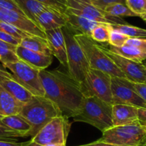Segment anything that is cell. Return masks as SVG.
<instances>
[{
    "instance_id": "6da1fadb",
    "label": "cell",
    "mask_w": 146,
    "mask_h": 146,
    "mask_svg": "<svg viewBox=\"0 0 146 146\" xmlns=\"http://www.w3.org/2000/svg\"><path fill=\"white\" fill-rule=\"evenodd\" d=\"M44 96L57 106L62 115L72 118L81 107L84 96L80 84L69 74L59 71H40Z\"/></svg>"
},
{
    "instance_id": "7a4b0ae2",
    "label": "cell",
    "mask_w": 146,
    "mask_h": 146,
    "mask_svg": "<svg viewBox=\"0 0 146 146\" xmlns=\"http://www.w3.org/2000/svg\"><path fill=\"white\" fill-rule=\"evenodd\" d=\"M113 105L96 96L84 97L78 112L72 117L74 122L88 123L102 133L113 128Z\"/></svg>"
},
{
    "instance_id": "3957f363",
    "label": "cell",
    "mask_w": 146,
    "mask_h": 146,
    "mask_svg": "<svg viewBox=\"0 0 146 146\" xmlns=\"http://www.w3.org/2000/svg\"><path fill=\"white\" fill-rule=\"evenodd\" d=\"M19 114L31 125L29 136L34 137L44 125L53 118L62 115L57 106L45 96H33L24 104Z\"/></svg>"
},
{
    "instance_id": "277c9868",
    "label": "cell",
    "mask_w": 146,
    "mask_h": 146,
    "mask_svg": "<svg viewBox=\"0 0 146 146\" xmlns=\"http://www.w3.org/2000/svg\"><path fill=\"white\" fill-rule=\"evenodd\" d=\"M81 46L90 68L100 70L111 76L125 78V76L113 60L104 52L100 44L84 34H74Z\"/></svg>"
},
{
    "instance_id": "5b68a950",
    "label": "cell",
    "mask_w": 146,
    "mask_h": 146,
    "mask_svg": "<svg viewBox=\"0 0 146 146\" xmlns=\"http://www.w3.org/2000/svg\"><path fill=\"white\" fill-rule=\"evenodd\" d=\"M98 141L117 146H146V130L137 121L106 130Z\"/></svg>"
},
{
    "instance_id": "8992f818",
    "label": "cell",
    "mask_w": 146,
    "mask_h": 146,
    "mask_svg": "<svg viewBox=\"0 0 146 146\" xmlns=\"http://www.w3.org/2000/svg\"><path fill=\"white\" fill-rule=\"evenodd\" d=\"M66 44L67 69L70 76L80 84L84 81L90 67L74 34L67 27L62 28Z\"/></svg>"
},
{
    "instance_id": "52a82bcc",
    "label": "cell",
    "mask_w": 146,
    "mask_h": 146,
    "mask_svg": "<svg viewBox=\"0 0 146 146\" xmlns=\"http://www.w3.org/2000/svg\"><path fill=\"white\" fill-rule=\"evenodd\" d=\"M111 78L108 74L90 68L84 81L80 84L84 97L96 96L113 105Z\"/></svg>"
},
{
    "instance_id": "ba28073f",
    "label": "cell",
    "mask_w": 146,
    "mask_h": 146,
    "mask_svg": "<svg viewBox=\"0 0 146 146\" xmlns=\"http://www.w3.org/2000/svg\"><path fill=\"white\" fill-rule=\"evenodd\" d=\"M71 123L67 117L60 115L46 124L31 141L42 146L50 144L66 145Z\"/></svg>"
},
{
    "instance_id": "9c48e42d",
    "label": "cell",
    "mask_w": 146,
    "mask_h": 146,
    "mask_svg": "<svg viewBox=\"0 0 146 146\" xmlns=\"http://www.w3.org/2000/svg\"><path fill=\"white\" fill-rule=\"evenodd\" d=\"M4 66L9 68L16 81L33 96H44V90L40 80L39 70L20 60L17 62L5 64Z\"/></svg>"
},
{
    "instance_id": "30bf717a",
    "label": "cell",
    "mask_w": 146,
    "mask_h": 146,
    "mask_svg": "<svg viewBox=\"0 0 146 146\" xmlns=\"http://www.w3.org/2000/svg\"><path fill=\"white\" fill-rule=\"evenodd\" d=\"M67 11L102 24H127L122 18L112 17L85 0H67Z\"/></svg>"
},
{
    "instance_id": "8fae6325",
    "label": "cell",
    "mask_w": 146,
    "mask_h": 146,
    "mask_svg": "<svg viewBox=\"0 0 146 146\" xmlns=\"http://www.w3.org/2000/svg\"><path fill=\"white\" fill-rule=\"evenodd\" d=\"M112 100L113 104H125L146 108V104L137 94L131 81L126 78L112 76Z\"/></svg>"
},
{
    "instance_id": "7c38bea8",
    "label": "cell",
    "mask_w": 146,
    "mask_h": 146,
    "mask_svg": "<svg viewBox=\"0 0 146 146\" xmlns=\"http://www.w3.org/2000/svg\"><path fill=\"white\" fill-rule=\"evenodd\" d=\"M104 52L123 73L125 78L133 83L143 84L146 82V68L143 63L127 59L112 52L107 46L100 44Z\"/></svg>"
},
{
    "instance_id": "4fadbf2b",
    "label": "cell",
    "mask_w": 146,
    "mask_h": 146,
    "mask_svg": "<svg viewBox=\"0 0 146 146\" xmlns=\"http://www.w3.org/2000/svg\"><path fill=\"white\" fill-rule=\"evenodd\" d=\"M0 21L7 23L31 35L46 38L45 34L33 21L16 11L0 9Z\"/></svg>"
},
{
    "instance_id": "5bb4252c",
    "label": "cell",
    "mask_w": 146,
    "mask_h": 146,
    "mask_svg": "<svg viewBox=\"0 0 146 146\" xmlns=\"http://www.w3.org/2000/svg\"><path fill=\"white\" fill-rule=\"evenodd\" d=\"M0 86L23 104L28 102L33 97L32 94L19 84L12 74L6 69H0Z\"/></svg>"
},
{
    "instance_id": "9a60e30c",
    "label": "cell",
    "mask_w": 146,
    "mask_h": 146,
    "mask_svg": "<svg viewBox=\"0 0 146 146\" xmlns=\"http://www.w3.org/2000/svg\"><path fill=\"white\" fill-rule=\"evenodd\" d=\"M44 34L52 55L59 60L62 65L67 68V49L62 28L44 31Z\"/></svg>"
},
{
    "instance_id": "2e32d148",
    "label": "cell",
    "mask_w": 146,
    "mask_h": 146,
    "mask_svg": "<svg viewBox=\"0 0 146 146\" xmlns=\"http://www.w3.org/2000/svg\"><path fill=\"white\" fill-rule=\"evenodd\" d=\"M16 54L20 61L39 71L45 70L52 62V56L36 52L21 46L17 47Z\"/></svg>"
},
{
    "instance_id": "e0dca14e",
    "label": "cell",
    "mask_w": 146,
    "mask_h": 146,
    "mask_svg": "<svg viewBox=\"0 0 146 146\" xmlns=\"http://www.w3.org/2000/svg\"><path fill=\"white\" fill-rule=\"evenodd\" d=\"M37 25L43 31L62 28L67 25V16L52 9H48L38 16Z\"/></svg>"
},
{
    "instance_id": "ac0fdd59",
    "label": "cell",
    "mask_w": 146,
    "mask_h": 146,
    "mask_svg": "<svg viewBox=\"0 0 146 146\" xmlns=\"http://www.w3.org/2000/svg\"><path fill=\"white\" fill-rule=\"evenodd\" d=\"M137 110L135 106L125 104L113 105V127L128 125L137 121Z\"/></svg>"
},
{
    "instance_id": "d6986e66",
    "label": "cell",
    "mask_w": 146,
    "mask_h": 146,
    "mask_svg": "<svg viewBox=\"0 0 146 146\" xmlns=\"http://www.w3.org/2000/svg\"><path fill=\"white\" fill-rule=\"evenodd\" d=\"M66 16H67L66 27L71 30L74 34H84L90 36L92 30L97 25L102 24L72 14L67 11Z\"/></svg>"
},
{
    "instance_id": "ffe728a7",
    "label": "cell",
    "mask_w": 146,
    "mask_h": 146,
    "mask_svg": "<svg viewBox=\"0 0 146 146\" xmlns=\"http://www.w3.org/2000/svg\"><path fill=\"white\" fill-rule=\"evenodd\" d=\"M24 104L0 86V115L3 116L19 114Z\"/></svg>"
},
{
    "instance_id": "44dd1931",
    "label": "cell",
    "mask_w": 146,
    "mask_h": 146,
    "mask_svg": "<svg viewBox=\"0 0 146 146\" xmlns=\"http://www.w3.org/2000/svg\"><path fill=\"white\" fill-rule=\"evenodd\" d=\"M0 124L12 131L20 133L25 137L29 136L31 126L20 114L4 116L0 120Z\"/></svg>"
},
{
    "instance_id": "7402d4cb",
    "label": "cell",
    "mask_w": 146,
    "mask_h": 146,
    "mask_svg": "<svg viewBox=\"0 0 146 146\" xmlns=\"http://www.w3.org/2000/svg\"><path fill=\"white\" fill-rule=\"evenodd\" d=\"M24 15L37 25V19L38 16L48 7L36 0H14Z\"/></svg>"
},
{
    "instance_id": "603a6c76",
    "label": "cell",
    "mask_w": 146,
    "mask_h": 146,
    "mask_svg": "<svg viewBox=\"0 0 146 146\" xmlns=\"http://www.w3.org/2000/svg\"><path fill=\"white\" fill-rule=\"evenodd\" d=\"M107 48L117 55L136 62L143 63L146 60V52L139 47L125 44L120 47H115L109 45Z\"/></svg>"
},
{
    "instance_id": "cb8c5ba5",
    "label": "cell",
    "mask_w": 146,
    "mask_h": 146,
    "mask_svg": "<svg viewBox=\"0 0 146 146\" xmlns=\"http://www.w3.org/2000/svg\"><path fill=\"white\" fill-rule=\"evenodd\" d=\"M19 46L36 52L53 56L47 38L34 35L28 36L21 40Z\"/></svg>"
},
{
    "instance_id": "d4e9b609",
    "label": "cell",
    "mask_w": 146,
    "mask_h": 146,
    "mask_svg": "<svg viewBox=\"0 0 146 146\" xmlns=\"http://www.w3.org/2000/svg\"><path fill=\"white\" fill-rule=\"evenodd\" d=\"M17 47L0 40V61L3 65L19 61L16 54Z\"/></svg>"
},
{
    "instance_id": "484cf974",
    "label": "cell",
    "mask_w": 146,
    "mask_h": 146,
    "mask_svg": "<svg viewBox=\"0 0 146 146\" xmlns=\"http://www.w3.org/2000/svg\"><path fill=\"white\" fill-rule=\"evenodd\" d=\"M112 27L120 31L129 38H146V29L130 25L125 24H112Z\"/></svg>"
},
{
    "instance_id": "4316f807",
    "label": "cell",
    "mask_w": 146,
    "mask_h": 146,
    "mask_svg": "<svg viewBox=\"0 0 146 146\" xmlns=\"http://www.w3.org/2000/svg\"><path fill=\"white\" fill-rule=\"evenodd\" d=\"M104 11L109 15L117 18H122L124 17H137V15L134 14L125 4L121 3H117L108 6L106 7Z\"/></svg>"
},
{
    "instance_id": "83f0119b",
    "label": "cell",
    "mask_w": 146,
    "mask_h": 146,
    "mask_svg": "<svg viewBox=\"0 0 146 146\" xmlns=\"http://www.w3.org/2000/svg\"><path fill=\"white\" fill-rule=\"evenodd\" d=\"M111 29V24H100L92 30L90 37L96 42H108L110 31Z\"/></svg>"
},
{
    "instance_id": "f1b7e54d",
    "label": "cell",
    "mask_w": 146,
    "mask_h": 146,
    "mask_svg": "<svg viewBox=\"0 0 146 146\" xmlns=\"http://www.w3.org/2000/svg\"><path fill=\"white\" fill-rule=\"evenodd\" d=\"M126 5L146 22V0H126Z\"/></svg>"
},
{
    "instance_id": "f546056e",
    "label": "cell",
    "mask_w": 146,
    "mask_h": 146,
    "mask_svg": "<svg viewBox=\"0 0 146 146\" xmlns=\"http://www.w3.org/2000/svg\"><path fill=\"white\" fill-rule=\"evenodd\" d=\"M45 7L54 9L63 14L67 11V0H36Z\"/></svg>"
},
{
    "instance_id": "4dcf8cb0",
    "label": "cell",
    "mask_w": 146,
    "mask_h": 146,
    "mask_svg": "<svg viewBox=\"0 0 146 146\" xmlns=\"http://www.w3.org/2000/svg\"><path fill=\"white\" fill-rule=\"evenodd\" d=\"M129 37L123 34L120 31L115 29L112 27L110 31V36H109L108 44L115 47H120L125 45L126 41L128 39Z\"/></svg>"
},
{
    "instance_id": "1f68e13d",
    "label": "cell",
    "mask_w": 146,
    "mask_h": 146,
    "mask_svg": "<svg viewBox=\"0 0 146 146\" xmlns=\"http://www.w3.org/2000/svg\"><path fill=\"white\" fill-rule=\"evenodd\" d=\"M0 29L8 33L9 34L15 37L16 38L20 40V41H21L23 38L28 36H31V34H27V33L21 31V29L11 25V24H9L5 22H2V21H0Z\"/></svg>"
},
{
    "instance_id": "d6a6232c",
    "label": "cell",
    "mask_w": 146,
    "mask_h": 146,
    "mask_svg": "<svg viewBox=\"0 0 146 146\" xmlns=\"http://www.w3.org/2000/svg\"><path fill=\"white\" fill-rule=\"evenodd\" d=\"M19 138H25V136L0 124V140L17 142Z\"/></svg>"
},
{
    "instance_id": "836d02e7",
    "label": "cell",
    "mask_w": 146,
    "mask_h": 146,
    "mask_svg": "<svg viewBox=\"0 0 146 146\" xmlns=\"http://www.w3.org/2000/svg\"><path fill=\"white\" fill-rule=\"evenodd\" d=\"M86 1L102 11H104L106 7L112 4H117V3L126 4V0H86Z\"/></svg>"
},
{
    "instance_id": "e575fe53",
    "label": "cell",
    "mask_w": 146,
    "mask_h": 146,
    "mask_svg": "<svg viewBox=\"0 0 146 146\" xmlns=\"http://www.w3.org/2000/svg\"><path fill=\"white\" fill-rule=\"evenodd\" d=\"M0 9L16 11V12L19 13L22 15H24V13L20 9L19 7L17 6V4H16L14 0H0Z\"/></svg>"
},
{
    "instance_id": "d590c367",
    "label": "cell",
    "mask_w": 146,
    "mask_h": 146,
    "mask_svg": "<svg viewBox=\"0 0 146 146\" xmlns=\"http://www.w3.org/2000/svg\"><path fill=\"white\" fill-rule=\"evenodd\" d=\"M125 44L139 47L146 52V38H128Z\"/></svg>"
},
{
    "instance_id": "8d00e7d4",
    "label": "cell",
    "mask_w": 146,
    "mask_h": 146,
    "mask_svg": "<svg viewBox=\"0 0 146 146\" xmlns=\"http://www.w3.org/2000/svg\"><path fill=\"white\" fill-rule=\"evenodd\" d=\"M0 40L6 43H8L9 44H11V45L16 46H19L20 42H21L20 40L17 39L15 37L12 36L11 35L9 34L8 33L5 32V31L1 29H0Z\"/></svg>"
},
{
    "instance_id": "74e56055",
    "label": "cell",
    "mask_w": 146,
    "mask_h": 146,
    "mask_svg": "<svg viewBox=\"0 0 146 146\" xmlns=\"http://www.w3.org/2000/svg\"><path fill=\"white\" fill-rule=\"evenodd\" d=\"M132 83L133 88H134L135 91L137 92L140 96V98L145 101L146 104V84L143 83V84H138V83Z\"/></svg>"
},
{
    "instance_id": "f35d334b",
    "label": "cell",
    "mask_w": 146,
    "mask_h": 146,
    "mask_svg": "<svg viewBox=\"0 0 146 146\" xmlns=\"http://www.w3.org/2000/svg\"><path fill=\"white\" fill-rule=\"evenodd\" d=\"M137 122L140 125L146 128V108H138L137 110Z\"/></svg>"
},
{
    "instance_id": "ab89813d",
    "label": "cell",
    "mask_w": 146,
    "mask_h": 146,
    "mask_svg": "<svg viewBox=\"0 0 146 146\" xmlns=\"http://www.w3.org/2000/svg\"><path fill=\"white\" fill-rule=\"evenodd\" d=\"M77 146H117L115 145H112V144L106 143L101 142V141H99L98 140L94 142L90 143L88 144H84V145H77Z\"/></svg>"
},
{
    "instance_id": "60d3db41",
    "label": "cell",
    "mask_w": 146,
    "mask_h": 146,
    "mask_svg": "<svg viewBox=\"0 0 146 146\" xmlns=\"http://www.w3.org/2000/svg\"><path fill=\"white\" fill-rule=\"evenodd\" d=\"M0 146H22V143L0 140Z\"/></svg>"
},
{
    "instance_id": "b9f144b4",
    "label": "cell",
    "mask_w": 146,
    "mask_h": 146,
    "mask_svg": "<svg viewBox=\"0 0 146 146\" xmlns=\"http://www.w3.org/2000/svg\"><path fill=\"white\" fill-rule=\"evenodd\" d=\"M22 146H42L40 144L37 143L35 142H33L32 141L30 140L28 142H25V143H22Z\"/></svg>"
},
{
    "instance_id": "7bdbcfd3",
    "label": "cell",
    "mask_w": 146,
    "mask_h": 146,
    "mask_svg": "<svg viewBox=\"0 0 146 146\" xmlns=\"http://www.w3.org/2000/svg\"><path fill=\"white\" fill-rule=\"evenodd\" d=\"M45 146H66V145H59V144H50V145H47Z\"/></svg>"
},
{
    "instance_id": "ee69618b",
    "label": "cell",
    "mask_w": 146,
    "mask_h": 146,
    "mask_svg": "<svg viewBox=\"0 0 146 146\" xmlns=\"http://www.w3.org/2000/svg\"><path fill=\"white\" fill-rule=\"evenodd\" d=\"M0 69H6V68L4 66V65L2 64H0Z\"/></svg>"
},
{
    "instance_id": "f6af8a7d",
    "label": "cell",
    "mask_w": 146,
    "mask_h": 146,
    "mask_svg": "<svg viewBox=\"0 0 146 146\" xmlns=\"http://www.w3.org/2000/svg\"><path fill=\"white\" fill-rule=\"evenodd\" d=\"M143 65L145 66V68H146V60H145V61H143ZM145 84H146V82H145Z\"/></svg>"
},
{
    "instance_id": "bcb514c9",
    "label": "cell",
    "mask_w": 146,
    "mask_h": 146,
    "mask_svg": "<svg viewBox=\"0 0 146 146\" xmlns=\"http://www.w3.org/2000/svg\"><path fill=\"white\" fill-rule=\"evenodd\" d=\"M3 118H4V116H3V115H0V120L2 119Z\"/></svg>"
},
{
    "instance_id": "7dc6e473",
    "label": "cell",
    "mask_w": 146,
    "mask_h": 146,
    "mask_svg": "<svg viewBox=\"0 0 146 146\" xmlns=\"http://www.w3.org/2000/svg\"><path fill=\"white\" fill-rule=\"evenodd\" d=\"M145 128V130H146V128Z\"/></svg>"
}]
</instances>
